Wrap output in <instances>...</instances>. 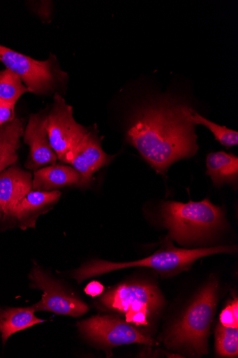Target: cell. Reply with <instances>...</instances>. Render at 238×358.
<instances>
[{
	"instance_id": "cell-1",
	"label": "cell",
	"mask_w": 238,
	"mask_h": 358,
	"mask_svg": "<svg viewBox=\"0 0 238 358\" xmlns=\"http://www.w3.org/2000/svg\"><path fill=\"white\" fill-rule=\"evenodd\" d=\"M185 106L163 102L144 107L128 130V139L157 173L197 150L195 124Z\"/></svg>"
},
{
	"instance_id": "cell-2",
	"label": "cell",
	"mask_w": 238,
	"mask_h": 358,
	"mask_svg": "<svg viewBox=\"0 0 238 358\" xmlns=\"http://www.w3.org/2000/svg\"><path fill=\"white\" fill-rule=\"evenodd\" d=\"M161 214L169 238L184 245L210 238L225 224L222 208L209 199L187 203L165 202Z\"/></svg>"
},
{
	"instance_id": "cell-3",
	"label": "cell",
	"mask_w": 238,
	"mask_h": 358,
	"mask_svg": "<svg viewBox=\"0 0 238 358\" xmlns=\"http://www.w3.org/2000/svg\"><path fill=\"white\" fill-rule=\"evenodd\" d=\"M237 250L233 246H218L193 250L177 248L171 242L165 244L152 255L129 263H111L105 260H94L73 273V278L79 283L91 277L103 275L117 270L144 267L168 275L188 271L198 259L218 253H233Z\"/></svg>"
},
{
	"instance_id": "cell-4",
	"label": "cell",
	"mask_w": 238,
	"mask_h": 358,
	"mask_svg": "<svg viewBox=\"0 0 238 358\" xmlns=\"http://www.w3.org/2000/svg\"><path fill=\"white\" fill-rule=\"evenodd\" d=\"M216 281L200 292L184 317L170 329L165 338L168 348L187 351L195 356L209 352L208 339L218 301Z\"/></svg>"
},
{
	"instance_id": "cell-5",
	"label": "cell",
	"mask_w": 238,
	"mask_h": 358,
	"mask_svg": "<svg viewBox=\"0 0 238 358\" xmlns=\"http://www.w3.org/2000/svg\"><path fill=\"white\" fill-rule=\"evenodd\" d=\"M100 302L107 308L121 313L126 322L138 327L149 324L163 303L158 289L147 283H127L106 292Z\"/></svg>"
},
{
	"instance_id": "cell-6",
	"label": "cell",
	"mask_w": 238,
	"mask_h": 358,
	"mask_svg": "<svg viewBox=\"0 0 238 358\" xmlns=\"http://www.w3.org/2000/svg\"><path fill=\"white\" fill-rule=\"evenodd\" d=\"M81 334L92 343L107 348L133 343L154 345L156 342L126 321L113 316H94L77 324Z\"/></svg>"
},
{
	"instance_id": "cell-7",
	"label": "cell",
	"mask_w": 238,
	"mask_h": 358,
	"mask_svg": "<svg viewBox=\"0 0 238 358\" xmlns=\"http://www.w3.org/2000/svg\"><path fill=\"white\" fill-rule=\"evenodd\" d=\"M47 129L50 145L61 162L88 132L75 120L73 108L57 94L47 116Z\"/></svg>"
},
{
	"instance_id": "cell-8",
	"label": "cell",
	"mask_w": 238,
	"mask_h": 358,
	"mask_svg": "<svg viewBox=\"0 0 238 358\" xmlns=\"http://www.w3.org/2000/svg\"><path fill=\"white\" fill-rule=\"evenodd\" d=\"M28 278L31 287L43 291L42 300L31 306L36 312L47 311L72 317H79L88 312L87 304L67 294L61 284L39 266H34Z\"/></svg>"
},
{
	"instance_id": "cell-9",
	"label": "cell",
	"mask_w": 238,
	"mask_h": 358,
	"mask_svg": "<svg viewBox=\"0 0 238 358\" xmlns=\"http://www.w3.org/2000/svg\"><path fill=\"white\" fill-rule=\"evenodd\" d=\"M0 62L6 69L17 74L32 93L44 94L51 90L55 78L50 59L40 61L0 45Z\"/></svg>"
},
{
	"instance_id": "cell-10",
	"label": "cell",
	"mask_w": 238,
	"mask_h": 358,
	"mask_svg": "<svg viewBox=\"0 0 238 358\" xmlns=\"http://www.w3.org/2000/svg\"><path fill=\"white\" fill-rule=\"evenodd\" d=\"M111 159L112 157L102 150L96 137L87 132L63 162L70 164L87 185L94 174L108 164Z\"/></svg>"
},
{
	"instance_id": "cell-11",
	"label": "cell",
	"mask_w": 238,
	"mask_h": 358,
	"mask_svg": "<svg viewBox=\"0 0 238 358\" xmlns=\"http://www.w3.org/2000/svg\"><path fill=\"white\" fill-rule=\"evenodd\" d=\"M24 141L29 146L30 155L27 164L29 169H37L46 165L54 164L58 157L52 149L47 134V116L33 115L30 117Z\"/></svg>"
},
{
	"instance_id": "cell-12",
	"label": "cell",
	"mask_w": 238,
	"mask_h": 358,
	"mask_svg": "<svg viewBox=\"0 0 238 358\" xmlns=\"http://www.w3.org/2000/svg\"><path fill=\"white\" fill-rule=\"evenodd\" d=\"M32 190V179L29 173L18 167H10L0 173V203L3 222L10 220L17 204Z\"/></svg>"
},
{
	"instance_id": "cell-13",
	"label": "cell",
	"mask_w": 238,
	"mask_h": 358,
	"mask_svg": "<svg viewBox=\"0 0 238 358\" xmlns=\"http://www.w3.org/2000/svg\"><path fill=\"white\" fill-rule=\"evenodd\" d=\"M61 197L57 190H31L14 209L10 221L16 223L20 229L25 231L35 227L38 217L47 213Z\"/></svg>"
},
{
	"instance_id": "cell-14",
	"label": "cell",
	"mask_w": 238,
	"mask_h": 358,
	"mask_svg": "<svg viewBox=\"0 0 238 358\" xmlns=\"http://www.w3.org/2000/svg\"><path fill=\"white\" fill-rule=\"evenodd\" d=\"M72 185L87 184L74 168L66 166L55 165L39 169L32 180L33 190L52 191Z\"/></svg>"
},
{
	"instance_id": "cell-15",
	"label": "cell",
	"mask_w": 238,
	"mask_h": 358,
	"mask_svg": "<svg viewBox=\"0 0 238 358\" xmlns=\"http://www.w3.org/2000/svg\"><path fill=\"white\" fill-rule=\"evenodd\" d=\"M24 134L22 122L19 118L0 126V173L11 167L18 159L17 151Z\"/></svg>"
},
{
	"instance_id": "cell-16",
	"label": "cell",
	"mask_w": 238,
	"mask_h": 358,
	"mask_svg": "<svg viewBox=\"0 0 238 358\" xmlns=\"http://www.w3.org/2000/svg\"><path fill=\"white\" fill-rule=\"evenodd\" d=\"M207 174L214 185H235L238 180V157L223 151L211 152L207 159Z\"/></svg>"
},
{
	"instance_id": "cell-17",
	"label": "cell",
	"mask_w": 238,
	"mask_h": 358,
	"mask_svg": "<svg viewBox=\"0 0 238 358\" xmlns=\"http://www.w3.org/2000/svg\"><path fill=\"white\" fill-rule=\"evenodd\" d=\"M35 313L36 311L31 306L8 308L4 310L1 325H0V334H1L3 345H6L8 339L16 333L45 322L38 318Z\"/></svg>"
},
{
	"instance_id": "cell-18",
	"label": "cell",
	"mask_w": 238,
	"mask_h": 358,
	"mask_svg": "<svg viewBox=\"0 0 238 358\" xmlns=\"http://www.w3.org/2000/svg\"><path fill=\"white\" fill-rule=\"evenodd\" d=\"M27 92L31 91L17 74L8 69L0 71V102L15 106Z\"/></svg>"
},
{
	"instance_id": "cell-19",
	"label": "cell",
	"mask_w": 238,
	"mask_h": 358,
	"mask_svg": "<svg viewBox=\"0 0 238 358\" xmlns=\"http://www.w3.org/2000/svg\"><path fill=\"white\" fill-rule=\"evenodd\" d=\"M185 113L187 118L195 125L202 124L208 127L216 141L223 146L228 148L238 145V134L235 130L209 120L188 106H186Z\"/></svg>"
},
{
	"instance_id": "cell-20",
	"label": "cell",
	"mask_w": 238,
	"mask_h": 358,
	"mask_svg": "<svg viewBox=\"0 0 238 358\" xmlns=\"http://www.w3.org/2000/svg\"><path fill=\"white\" fill-rule=\"evenodd\" d=\"M217 353L222 357H237L238 355V328H227L221 324L216 329Z\"/></svg>"
},
{
	"instance_id": "cell-21",
	"label": "cell",
	"mask_w": 238,
	"mask_h": 358,
	"mask_svg": "<svg viewBox=\"0 0 238 358\" xmlns=\"http://www.w3.org/2000/svg\"><path fill=\"white\" fill-rule=\"evenodd\" d=\"M221 323L224 327L238 328V302L235 299L221 314Z\"/></svg>"
},
{
	"instance_id": "cell-22",
	"label": "cell",
	"mask_w": 238,
	"mask_h": 358,
	"mask_svg": "<svg viewBox=\"0 0 238 358\" xmlns=\"http://www.w3.org/2000/svg\"><path fill=\"white\" fill-rule=\"evenodd\" d=\"M15 105L0 102V126L15 120Z\"/></svg>"
},
{
	"instance_id": "cell-23",
	"label": "cell",
	"mask_w": 238,
	"mask_h": 358,
	"mask_svg": "<svg viewBox=\"0 0 238 358\" xmlns=\"http://www.w3.org/2000/svg\"><path fill=\"white\" fill-rule=\"evenodd\" d=\"M103 291L104 286L96 281L90 282L85 288L86 294L92 297L101 295Z\"/></svg>"
},
{
	"instance_id": "cell-24",
	"label": "cell",
	"mask_w": 238,
	"mask_h": 358,
	"mask_svg": "<svg viewBox=\"0 0 238 358\" xmlns=\"http://www.w3.org/2000/svg\"><path fill=\"white\" fill-rule=\"evenodd\" d=\"M3 213L1 203H0V223H1L3 222Z\"/></svg>"
},
{
	"instance_id": "cell-25",
	"label": "cell",
	"mask_w": 238,
	"mask_h": 358,
	"mask_svg": "<svg viewBox=\"0 0 238 358\" xmlns=\"http://www.w3.org/2000/svg\"><path fill=\"white\" fill-rule=\"evenodd\" d=\"M4 310L0 308V325H1Z\"/></svg>"
}]
</instances>
